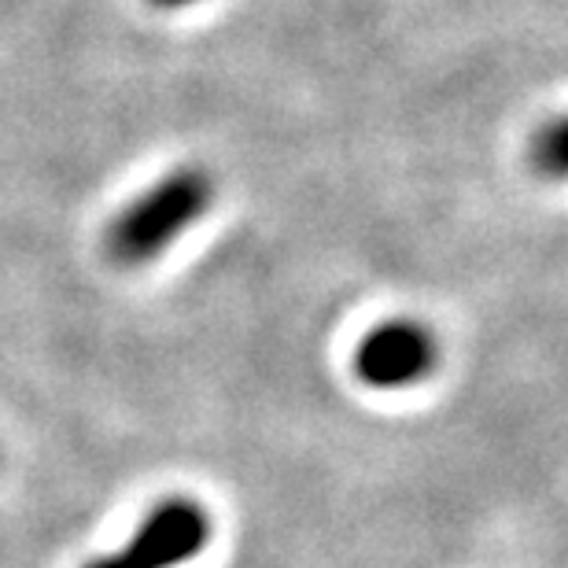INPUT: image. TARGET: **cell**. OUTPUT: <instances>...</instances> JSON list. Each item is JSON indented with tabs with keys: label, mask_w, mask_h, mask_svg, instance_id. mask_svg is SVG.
<instances>
[{
	"label": "cell",
	"mask_w": 568,
	"mask_h": 568,
	"mask_svg": "<svg viewBox=\"0 0 568 568\" xmlns=\"http://www.w3.org/2000/svg\"><path fill=\"white\" fill-rule=\"evenodd\" d=\"M148 4H155L159 11H181V8L196 4V0H148Z\"/></svg>",
	"instance_id": "5b68a950"
},
{
	"label": "cell",
	"mask_w": 568,
	"mask_h": 568,
	"mask_svg": "<svg viewBox=\"0 0 568 568\" xmlns=\"http://www.w3.org/2000/svg\"><path fill=\"white\" fill-rule=\"evenodd\" d=\"M214 178L203 166H178L130 200L104 230V252L119 266H144L174 247L214 207Z\"/></svg>",
	"instance_id": "6da1fadb"
},
{
	"label": "cell",
	"mask_w": 568,
	"mask_h": 568,
	"mask_svg": "<svg viewBox=\"0 0 568 568\" xmlns=\"http://www.w3.org/2000/svg\"><path fill=\"white\" fill-rule=\"evenodd\" d=\"M211 531L214 520L207 506L189 495H170L152 506V514L141 520L126 547L82 568H181L207 550Z\"/></svg>",
	"instance_id": "7a4b0ae2"
},
{
	"label": "cell",
	"mask_w": 568,
	"mask_h": 568,
	"mask_svg": "<svg viewBox=\"0 0 568 568\" xmlns=\"http://www.w3.org/2000/svg\"><path fill=\"white\" fill-rule=\"evenodd\" d=\"M528 166L547 181H568V115L547 119L528 144Z\"/></svg>",
	"instance_id": "277c9868"
},
{
	"label": "cell",
	"mask_w": 568,
	"mask_h": 568,
	"mask_svg": "<svg viewBox=\"0 0 568 568\" xmlns=\"http://www.w3.org/2000/svg\"><path fill=\"white\" fill-rule=\"evenodd\" d=\"M439 339L425 322L392 317L358 339L351 369H355V381L373 392H403L428 381L439 369Z\"/></svg>",
	"instance_id": "3957f363"
}]
</instances>
